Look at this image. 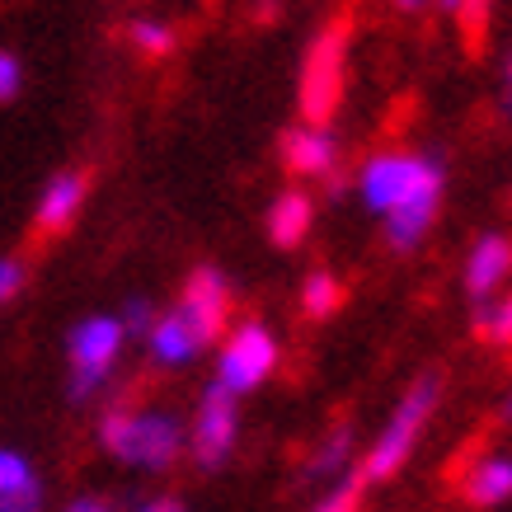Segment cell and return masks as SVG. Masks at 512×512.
<instances>
[{
    "label": "cell",
    "mask_w": 512,
    "mask_h": 512,
    "mask_svg": "<svg viewBox=\"0 0 512 512\" xmlns=\"http://www.w3.org/2000/svg\"><path fill=\"white\" fill-rule=\"evenodd\" d=\"M442 184H447L442 160L423 151H381L357 170V193L376 217H386V240L400 254L419 249L423 235L433 231Z\"/></svg>",
    "instance_id": "obj_1"
},
{
    "label": "cell",
    "mask_w": 512,
    "mask_h": 512,
    "mask_svg": "<svg viewBox=\"0 0 512 512\" xmlns=\"http://www.w3.org/2000/svg\"><path fill=\"white\" fill-rule=\"evenodd\" d=\"M99 442L137 470H170L188 447L184 423L165 414V409H127L113 404L99 419Z\"/></svg>",
    "instance_id": "obj_2"
},
{
    "label": "cell",
    "mask_w": 512,
    "mask_h": 512,
    "mask_svg": "<svg viewBox=\"0 0 512 512\" xmlns=\"http://www.w3.org/2000/svg\"><path fill=\"white\" fill-rule=\"evenodd\" d=\"M437 400H442V381L437 376H423V381H414V386L400 395V404H395V414L386 419V428L376 433L372 451L362 456V480L367 484H386L395 480L404 470V461L414 456V447H419L423 428H428V419H433Z\"/></svg>",
    "instance_id": "obj_3"
},
{
    "label": "cell",
    "mask_w": 512,
    "mask_h": 512,
    "mask_svg": "<svg viewBox=\"0 0 512 512\" xmlns=\"http://www.w3.org/2000/svg\"><path fill=\"white\" fill-rule=\"evenodd\" d=\"M343 80H348V19H334V24L315 33L306 57H301V80H296L301 123L325 127L339 113Z\"/></svg>",
    "instance_id": "obj_4"
},
{
    "label": "cell",
    "mask_w": 512,
    "mask_h": 512,
    "mask_svg": "<svg viewBox=\"0 0 512 512\" xmlns=\"http://www.w3.org/2000/svg\"><path fill=\"white\" fill-rule=\"evenodd\" d=\"M123 325L113 320V315H90V320H80L71 329V339H66V357H71V386L66 395L76 404L94 400L104 381L113 376V362L123 353Z\"/></svg>",
    "instance_id": "obj_5"
},
{
    "label": "cell",
    "mask_w": 512,
    "mask_h": 512,
    "mask_svg": "<svg viewBox=\"0 0 512 512\" xmlns=\"http://www.w3.org/2000/svg\"><path fill=\"white\" fill-rule=\"evenodd\" d=\"M278 372V339L264 320H245L235 325V334L221 343V357H217V381L231 395H249L259 390L268 376Z\"/></svg>",
    "instance_id": "obj_6"
},
{
    "label": "cell",
    "mask_w": 512,
    "mask_h": 512,
    "mask_svg": "<svg viewBox=\"0 0 512 512\" xmlns=\"http://www.w3.org/2000/svg\"><path fill=\"white\" fill-rule=\"evenodd\" d=\"M235 437H240V395L212 381L202 390L198 414H193V428H188V451L202 470H221L231 461Z\"/></svg>",
    "instance_id": "obj_7"
},
{
    "label": "cell",
    "mask_w": 512,
    "mask_h": 512,
    "mask_svg": "<svg viewBox=\"0 0 512 512\" xmlns=\"http://www.w3.org/2000/svg\"><path fill=\"white\" fill-rule=\"evenodd\" d=\"M174 315L188 325V334L207 348V343H217L226 334V320H231V287L221 278L212 264H202L188 273L184 282V296H179V306Z\"/></svg>",
    "instance_id": "obj_8"
},
{
    "label": "cell",
    "mask_w": 512,
    "mask_h": 512,
    "mask_svg": "<svg viewBox=\"0 0 512 512\" xmlns=\"http://www.w3.org/2000/svg\"><path fill=\"white\" fill-rule=\"evenodd\" d=\"M85 193H90V179L85 170H62L52 174L43 188V198L33 207V231L38 235H62L76 226L80 207H85Z\"/></svg>",
    "instance_id": "obj_9"
},
{
    "label": "cell",
    "mask_w": 512,
    "mask_h": 512,
    "mask_svg": "<svg viewBox=\"0 0 512 512\" xmlns=\"http://www.w3.org/2000/svg\"><path fill=\"white\" fill-rule=\"evenodd\" d=\"M282 165L292 179H329L339 165V141L329 137V127L301 123L282 137Z\"/></svg>",
    "instance_id": "obj_10"
},
{
    "label": "cell",
    "mask_w": 512,
    "mask_h": 512,
    "mask_svg": "<svg viewBox=\"0 0 512 512\" xmlns=\"http://www.w3.org/2000/svg\"><path fill=\"white\" fill-rule=\"evenodd\" d=\"M512 278V240L508 235H480L475 240V249L466 254V292L470 301L480 306V301H489V296H498V287Z\"/></svg>",
    "instance_id": "obj_11"
},
{
    "label": "cell",
    "mask_w": 512,
    "mask_h": 512,
    "mask_svg": "<svg viewBox=\"0 0 512 512\" xmlns=\"http://www.w3.org/2000/svg\"><path fill=\"white\" fill-rule=\"evenodd\" d=\"M315 221V202L306 188H282L273 207H268V240L278 249H301L306 235H311Z\"/></svg>",
    "instance_id": "obj_12"
},
{
    "label": "cell",
    "mask_w": 512,
    "mask_h": 512,
    "mask_svg": "<svg viewBox=\"0 0 512 512\" xmlns=\"http://www.w3.org/2000/svg\"><path fill=\"white\" fill-rule=\"evenodd\" d=\"M146 343H151V357H156L160 367H184L193 357L202 353V343L188 334V325L179 315H156V325L146 329Z\"/></svg>",
    "instance_id": "obj_13"
},
{
    "label": "cell",
    "mask_w": 512,
    "mask_h": 512,
    "mask_svg": "<svg viewBox=\"0 0 512 512\" xmlns=\"http://www.w3.org/2000/svg\"><path fill=\"white\" fill-rule=\"evenodd\" d=\"M348 461H353V428H348V423H334V428H329L325 437H320V442H315V451L311 456H306V466H301V475H306V480H339L343 470H348Z\"/></svg>",
    "instance_id": "obj_14"
},
{
    "label": "cell",
    "mask_w": 512,
    "mask_h": 512,
    "mask_svg": "<svg viewBox=\"0 0 512 512\" xmlns=\"http://www.w3.org/2000/svg\"><path fill=\"white\" fill-rule=\"evenodd\" d=\"M466 498L475 508H498L512 498V456H484L480 466L466 475Z\"/></svg>",
    "instance_id": "obj_15"
},
{
    "label": "cell",
    "mask_w": 512,
    "mask_h": 512,
    "mask_svg": "<svg viewBox=\"0 0 512 512\" xmlns=\"http://www.w3.org/2000/svg\"><path fill=\"white\" fill-rule=\"evenodd\" d=\"M343 306V287L334 273H325V268H315L311 278L301 282V315L306 320H329V315Z\"/></svg>",
    "instance_id": "obj_16"
},
{
    "label": "cell",
    "mask_w": 512,
    "mask_h": 512,
    "mask_svg": "<svg viewBox=\"0 0 512 512\" xmlns=\"http://www.w3.org/2000/svg\"><path fill=\"white\" fill-rule=\"evenodd\" d=\"M475 329H480V339L498 343V348H512V292L494 296V301H480L475 306Z\"/></svg>",
    "instance_id": "obj_17"
},
{
    "label": "cell",
    "mask_w": 512,
    "mask_h": 512,
    "mask_svg": "<svg viewBox=\"0 0 512 512\" xmlns=\"http://www.w3.org/2000/svg\"><path fill=\"white\" fill-rule=\"evenodd\" d=\"M127 43L137 47L141 57H170L179 38H174V29L160 24V19H132V24H127Z\"/></svg>",
    "instance_id": "obj_18"
},
{
    "label": "cell",
    "mask_w": 512,
    "mask_h": 512,
    "mask_svg": "<svg viewBox=\"0 0 512 512\" xmlns=\"http://www.w3.org/2000/svg\"><path fill=\"white\" fill-rule=\"evenodd\" d=\"M362 489H367L362 470H343L339 480L329 484V494L315 503V512H362Z\"/></svg>",
    "instance_id": "obj_19"
},
{
    "label": "cell",
    "mask_w": 512,
    "mask_h": 512,
    "mask_svg": "<svg viewBox=\"0 0 512 512\" xmlns=\"http://www.w3.org/2000/svg\"><path fill=\"white\" fill-rule=\"evenodd\" d=\"M433 5L437 10H447V15L475 38V33L484 29V19H489V5H494V0H433Z\"/></svg>",
    "instance_id": "obj_20"
},
{
    "label": "cell",
    "mask_w": 512,
    "mask_h": 512,
    "mask_svg": "<svg viewBox=\"0 0 512 512\" xmlns=\"http://www.w3.org/2000/svg\"><path fill=\"white\" fill-rule=\"evenodd\" d=\"M33 480V466L19 456V451H5L0 447V494H15V489H29Z\"/></svg>",
    "instance_id": "obj_21"
},
{
    "label": "cell",
    "mask_w": 512,
    "mask_h": 512,
    "mask_svg": "<svg viewBox=\"0 0 512 512\" xmlns=\"http://www.w3.org/2000/svg\"><path fill=\"white\" fill-rule=\"evenodd\" d=\"M118 325H123V334H137V339H146V329L156 325V311H151V301L132 296V301L123 306V315H118Z\"/></svg>",
    "instance_id": "obj_22"
},
{
    "label": "cell",
    "mask_w": 512,
    "mask_h": 512,
    "mask_svg": "<svg viewBox=\"0 0 512 512\" xmlns=\"http://www.w3.org/2000/svg\"><path fill=\"white\" fill-rule=\"evenodd\" d=\"M19 90H24V66L15 52H0V104L19 99Z\"/></svg>",
    "instance_id": "obj_23"
},
{
    "label": "cell",
    "mask_w": 512,
    "mask_h": 512,
    "mask_svg": "<svg viewBox=\"0 0 512 512\" xmlns=\"http://www.w3.org/2000/svg\"><path fill=\"white\" fill-rule=\"evenodd\" d=\"M24 282H29V268L19 264V259H0V306H10L24 292Z\"/></svg>",
    "instance_id": "obj_24"
},
{
    "label": "cell",
    "mask_w": 512,
    "mask_h": 512,
    "mask_svg": "<svg viewBox=\"0 0 512 512\" xmlns=\"http://www.w3.org/2000/svg\"><path fill=\"white\" fill-rule=\"evenodd\" d=\"M0 512H43V494H38V484L15 489V494H0Z\"/></svg>",
    "instance_id": "obj_25"
},
{
    "label": "cell",
    "mask_w": 512,
    "mask_h": 512,
    "mask_svg": "<svg viewBox=\"0 0 512 512\" xmlns=\"http://www.w3.org/2000/svg\"><path fill=\"white\" fill-rule=\"evenodd\" d=\"M66 512H113L104 498H76V503H66Z\"/></svg>",
    "instance_id": "obj_26"
},
{
    "label": "cell",
    "mask_w": 512,
    "mask_h": 512,
    "mask_svg": "<svg viewBox=\"0 0 512 512\" xmlns=\"http://www.w3.org/2000/svg\"><path fill=\"white\" fill-rule=\"evenodd\" d=\"M137 512H184V508H179L174 498H151V503H141Z\"/></svg>",
    "instance_id": "obj_27"
},
{
    "label": "cell",
    "mask_w": 512,
    "mask_h": 512,
    "mask_svg": "<svg viewBox=\"0 0 512 512\" xmlns=\"http://www.w3.org/2000/svg\"><path fill=\"white\" fill-rule=\"evenodd\" d=\"M503 109H508V118H512V57H508V66H503Z\"/></svg>",
    "instance_id": "obj_28"
},
{
    "label": "cell",
    "mask_w": 512,
    "mask_h": 512,
    "mask_svg": "<svg viewBox=\"0 0 512 512\" xmlns=\"http://www.w3.org/2000/svg\"><path fill=\"white\" fill-rule=\"evenodd\" d=\"M390 5H395V10H404V15H419L428 0H390Z\"/></svg>",
    "instance_id": "obj_29"
},
{
    "label": "cell",
    "mask_w": 512,
    "mask_h": 512,
    "mask_svg": "<svg viewBox=\"0 0 512 512\" xmlns=\"http://www.w3.org/2000/svg\"><path fill=\"white\" fill-rule=\"evenodd\" d=\"M503 419L512 423V390H508V400H503Z\"/></svg>",
    "instance_id": "obj_30"
}]
</instances>
